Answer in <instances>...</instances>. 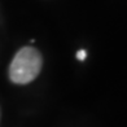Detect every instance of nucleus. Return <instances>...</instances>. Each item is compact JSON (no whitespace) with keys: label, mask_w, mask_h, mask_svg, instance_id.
Instances as JSON below:
<instances>
[{"label":"nucleus","mask_w":127,"mask_h":127,"mask_svg":"<svg viewBox=\"0 0 127 127\" xmlns=\"http://www.w3.org/2000/svg\"><path fill=\"white\" fill-rule=\"evenodd\" d=\"M43 65V57L34 47L21 48L13 57L8 69L9 79L16 84H27L35 79Z\"/></svg>","instance_id":"f257e3e1"},{"label":"nucleus","mask_w":127,"mask_h":127,"mask_svg":"<svg viewBox=\"0 0 127 127\" xmlns=\"http://www.w3.org/2000/svg\"><path fill=\"white\" fill-rule=\"evenodd\" d=\"M86 56H87V52H86L84 49H80V51L77 52V59H78L79 61L86 60Z\"/></svg>","instance_id":"f03ea898"},{"label":"nucleus","mask_w":127,"mask_h":127,"mask_svg":"<svg viewBox=\"0 0 127 127\" xmlns=\"http://www.w3.org/2000/svg\"><path fill=\"white\" fill-rule=\"evenodd\" d=\"M0 115H1V112H0Z\"/></svg>","instance_id":"7ed1b4c3"}]
</instances>
